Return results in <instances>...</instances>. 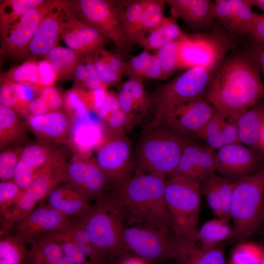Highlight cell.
I'll return each instance as SVG.
<instances>
[{
	"label": "cell",
	"mask_w": 264,
	"mask_h": 264,
	"mask_svg": "<svg viewBox=\"0 0 264 264\" xmlns=\"http://www.w3.org/2000/svg\"><path fill=\"white\" fill-rule=\"evenodd\" d=\"M260 72L251 48L233 51L214 71L205 99L223 117L236 121L264 97Z\"/></svg>",
	"instance_id": "obj_1"
},
{
	"label": "cell",
	"mask_w": 264,
	"mask_h": 264,
	"mask_svg": "<svg viewBox=\"0 0 264 264\" xmlns=\"http://www.w3.org/2000/svg\"><path fill=\"white\" fill-rule=\"evenodd\" d=\"M165 176L138 173L115 186L112 193L128 226L172 231V223L165 198Z\"/></svg>",
	"instance_id": "obj_2"
},
{
	"label": "cell",
	"mask_w": 264,
	"mask_h": 264,
	"mask_svg": "<svg viewBox=\"0 0 264 264\" xmlns=\"http://www.w3.org/2000/svg\"><path fill=\"white\" fill-rule=\"evenodd\" d=\"M77 220L105 260L128 254L123 239L125 219L112 193L105 195Z\"/></svg>",
	"instance_id": "obj_3"
},
{
	"label": "cell",
	"mask_w": 264,
	"mask_h": 264,
	"mask_svg": "<svg viewBox=\"0 0 264 264\" xmlns=\"http://www.w3.org/2000/svg\"><path fill=\"white\" fill-rule=\"evenodd\" d=\"M189 142L184 135L164 123L154 122L140 138L134 160L147 173L165 177L175 171L182 150Z\"/></svg>",
	"instance_id": "obj_4"
},
{
	"label": "cell",
	"mask_w": 264,
	"mask_h": 264,
	"mask_svg": "<svg viewBox=\"0 0 264 264\" xmlns=\"http://www.w3.org/2000/svg\"><path fill=\"white\" fill-rule=\"evenodd\" d=\"M230 214L234 240L242 241L256 229L264 219V167L233 182Z\"/></svg>",
	"instance_id": "obj_5"
},
{
	"label": "cell",
	"mask_w": 264,
	"mask_h": 264,
	"mask_svg": "<svg viewBox=\"0 0 264 264\" xmlns=\"http://www.w3.org/2000/svg\"><path fill=\"white\" fill-rule=\"evenodd\" d=\"M200 183L169 176L165 198L176 238L196 240L200 206Z\"/></svg>",
	"instance_id": "obj_6"
},
{
	"label": "cell",
	"mask_w": 264,
	"mask_h": 264,
	"mask_svg": "<svg viewBox=\"0 0 264 264\" xmlns=\"http://www.w3.org/2000/svg\"><path fill=\"white\" fill-rule=\"evenodd\" d=\"M236 41L219 27L208 33L184 34L178 40L179 69L216 68L227 53L234 49Z\"/></svg>",
	"instance_id": "obj_7"
},
{
	"label": "cell",
	"mask_w": 264,
	"mask_h": 264,
	"mask_svg": "<svg viewBox=\"0 0 264 264\" xmlns=\"http://www.w3.org/2000/svg\"><path fill=\"white\" fill-rule=\"evenodd\" d=\"M216 68L195 67L187 69L172 81L160 86L153 101L157 106L155 121L183 103L204 97Z\"/></svg>",
	"instance_id": "obj_8"
},
{
	"label": "cell",
	"mask_w": 264,
	"mask_h": 264,
	"mask_svg": "<svg viewBox=\"0 0 264 264\" xmlns=\"http://www.w3.org/2000/svg\"><path fill=\"white\" fill-rule=\"evenodd\" d=\"M66 2L68 10L74 17L112 41L119 50H124L128 46L122 23V10L113 2L105 0Z\"/></svg>",
	"instance_id": "obj_9"
},
{
	"label": "cell",
	"mask_w": 264,
	"mask_h": 264,
	"mask_svg": "<svg viewBox=\"0 0 264 264\" xmlns=\"http://www.w3.org/2000/svg\"><path fill=\"white\" fill-rule=\"evenodd\" d=\"M66 165L62 159L38 172L32 184L23 191L9 215L1 221V235L9 232L18 221L35 208L38 202L47 197L60 183L66 182Z\"/></svg>",
	"instance_id": "obj_10"
},
{
	"label": "cell",
	"mask_w": 264,
	"mask_h": 264,
	"mask_svg": "<svg viewBox=\"0 0 264 264\" xmlns=\"http://www.w3.org/2000/svg\"><path fill=\"white\" fill-rule=\"evenodd\" d=\"M170 233L150 227L125 225L123 239L128 252L155 264L173 259L175 238Z\"/></svg>",
	"instance_id": "obj_11"
},
{
	"label": "cell",
	"mask_w": 264,
	"mask_h": 264,
	"mask_svg": "<svg viewBox=\"0 0 264 264\" xmlns=\"http://www.w3.org/2000/svg\"><path fill=\"white\" fill-rule=\"evenodd\" d=\"M56 1L44 0L0 30V53L10 56H23L41 21Z\"/></svg>",
	"instance_id": "obj_12"
},
{
	"label": "cell",
	"mask_w": 264,
	"mask_h": 264,
	"mask_svg": "<svg viewBox=\"0 0 264 264\" xmlns=\"http://www.w3.org/2000/svg\"><path fill=\"white\" fill-rule=\"evenodd\" d=\"M131 152L125 133L107 135L97 148L95 163L114 186L131 177Z\"/></svg>",
	"instance_id": "obj_13"
},
{
	"label": "cell",
	"mask_w": 264,
	"mask_h": 264,
	"mask_svg": "<svg viewBox=\"0 0 264 264\" xmlns=\"http://www.w3.org/2000/svg\"><path fill=\"white\" fill-rule=\"evenodd\" d=\"M66 182L86 196L90 201L101 199L112 184L95 162L86 158L76 156L66 163Z\"/></svg>",
	"instance_id": "obj_14"
},
{
	"label": "cell",
	"mask_w": 264,
	"mask_h": 264,
	"mask_svg": "<svg viewBox=\"0 0 264 264\" xmlns=\"http://www.w3.org/2000/svg\"><path fill=\"white\" fill-rule=\"evenodd\" d=\"M71 220L49 205H42L18 221L10 231L30 244L42 236L62 231Z\"/></svg>",
	"instance_id": "obj_15"
},
{
	"label": "cell",
	"mask_w": 264,
	"mask_h": 264,
	"mask_svg": "<svg viewBox=\"0 0 264 264\" xmlns=\"http://www.w3.org/2000/svg\"><path fill=\"white\" fill-rule=\"evenodd\" d=\"M216 111L204 97L179 104L156 122H162L177 132L196 136Z\"/></svg>",
	"instance_id": "obj_16"
},
{
	"label": "cell",
	"mask_w": 264,
	"mask_h": 264,
	"mask_svg": "<svg viewBox=\"0 0 264 264\" xmlns=\"http://www.w3.org/2000/svg\"><path fill=\"white\" fill-rule=\"evenodd\" d=\"M61 37L68 48L89 55L102 48L108 38L97 30L74 17L66 1L61 17Z\"/></svg>",
	"instance_id": "obj_17"
},
{
	"label": "cell",
	"mask_w": 264,
	"mask_h": 264,
	"mask_svg": "<svg viewBox=\"0 0 264 264\" xmlns=\"http://www.w3.org/2000/svg\"><path fill=\"white\" fill-rule=\"evenodd\" d=\"M216 171V152L208 146L187 143L170 175L200 183Z\"/></svg>",
	"instance_id": "obj_18"
},
{
	"label": "cell",
	"mask_w": 264,
	"mask_h": 264,
	"mask_svg": "<svg viewBox=\"0 0 264 264\" xmlns=\"http://www.w3.org/2000/svg\"><path fill=\"white\" fill-rule=\"evenodd\" d=\"M214 14L222 28L236 38L249 35L260 14L254 13L248 0H217Z\"/></svg>",
	"instance_id": "obj_19"
},
{
	"label": "cell",
	"mask_w": 264,
	"mask_h": 264,
	"mask_svg": "<svg viewBox=\"0 0 264 264\" xmlns=\"http://www.w3.org/2000/svg\"><path fill=\"white\" fill-rule=\"evenodd\" d=\"M257 163L253 152L240 143L224 146L216 152V171L230 181L248 175Z\"/></svg>",
	"instance_id": "obj_20"
},
{
	"label": "cell",
	"mask_w": 264,
	"mask_h": 264,
	"mask_svg": "<svg viewBox=\"0 0 264 264\" xmlns=\"http://www.w3.org/2000/svg\"><path fill=\"white\" fill-rule=\"evenodd\" d=\"M26 123L41 142L62 143L68 141L72 121L66 113L60 110L39 115H29Z\"/></svg>",
	"instance_id": "obj_21"
},
{
	"label": "cell",
	"mask_w": 264,
	"mask_h": 264,
	"mask_svg": "<svg viewBox=\"0 0 264 264\" xmlns=\"http://www.w3.org/2000/svg\"><path fill=\"white\" fill-rule=\"evenodd\" d=\"M64 1L57 0L43 18L24 54L45 55L57 46L61 36V17ZM23 55V56H24Z\"/></svg>",
	"instance_id": "obj_22"
},
{
	"label": "cell",
	"mask_w": 264,
	"mask_h": 264,
	"mask_svg": "<svg viewBox=\"0 0 264 264\" xmlns=\"http://www.w3.org/2000/svg\"><path fill=\"white\" fill-rule=\"evenodd\" d=\"M172 17L183 20L195 29L211 25L215 19L214 3L209 0H168Z\"/></svg>",
	"instance_id": "obj_23"
},
{
	"label": "cell",
	"mask_w": 264,
	"mask_h": 264,
	"mask_svg": "<svg viewBox=\"0 0 264 264\" xmlns=\"http://www.w3.org/2000/svg\"><path fill=\"white\" fill-rule=\"evenodd\" d=\"M173 259L177 264H228L223 250L218 246L206 248L196 240L176 237Z\"/></svg>",
	"instance_id": "obj_24"
},
{
	"label": "cell",
	"mask_w": 264,
	"mask_h": 264,
	"mask_svg": "<svg viewBox=\"0 0 264 264\" xmlns=\"http://www.w3.org/2000/svg\"><path fill=\"white\" fill-rule=\"evenodd\" d=\"M200 184L201 194L204 196L216 216L229 220L233 182L214 174L201 182Z\"/></svg>",
	"instance_id": "obj_25"
},
{
	"label": "cell",
	"mask_w": 264,
	"mask_h": 264,
	"mask_svg": "<svg viewBox=\"0 0 264 264\" xmlns=\"http://www.w3.org/2000/svg\"><path fill=\"white\" fill-rule=\"evenodd\" d=\"M117 96L121 110L133 124L138 123L147 113L150 105L142 80L131 78L122 85Z\"/></svg>",
	"instance_id": "obj_26"
},
{
	"label": "cell",
	"mask_w": 264,
	"mask_h": 264,
	"mask_svg": "<svg viewBox=\"0 0 264 264\" xmlns=\"http://www.w3.org/2000/svg\"><path fill=\"white\" fill-rule=\"evenodd\" d=\"M46 198L47 204L68 217L80 218L92 205L86 196L67 183L53 189Z\"/></svg>",
	"instance_id": "obj_27"
},
{
	"label": "cell",
	"mask_w": 264,
	"mask_h": 264,
	"mask_svg": "<svg viewBox=\"0 0 264 264\" xmlns=\"http://www.w3.org/2000/svg\"><path fill=\"white\" fill-rule=\"evenodd\" d=\"M197 136L215 150L227 145L239 143L236 121L225 118L217 110Z\"/></svg>",
	"instance_id": "obj_28"
},
{
	"label": "cell",
	"mask_w": 264,
	"mask_h": 264,
	"mask_svg": "<svg viewBox=\"0 0 264 264\" xmlns=\"http://www.w3.org/2000/svg\"><path fill=\"white\" fill-rule=\"evenodd\" d=\"M264 121V101H260L236 119L239 142L257 149L260 132Z\"/></svg>",
	"instance_id": "obj_29"
},
{
	"label": "cell",
	"mask_w": 264,
	"mask_h": 264,
	"mask_svg": "<svg viewBox=\"0 0 264 264\" xmlns=\"http://www.w3.org/2000/svg\"><path fill=\"white\" fill-rule=\"evenodd\" d=\"M96 71L101 81L107 86L120 81L125 73L126 63L118 55L103 48L92 54Z\"/></svg>",
	"instance_id": "obj_30"
},
{
	"label": "cell",
	"mask_w": 264,
	"mask_h": 264,
	"mask_svg": "<svg viewBox=\"0 0 264 264\" xmlns=\"http://www.w3.org/2000/svg\"><path fill=\"white\" fill-rule=\"evenodd\" d=\"M30 244L25 264H55L64 256L59 243L47 235L39 237Z\"/></svg>",
	"instance_id": "obj_31"
},
{
	"label": "cell",
	"mask_w": 264,
	"mask_h": 264,
	"mask_svg": "<svg viewBox=\"0 0 264 264\" xmlns=\"http://www.w3.org/2000/svg\"><path fill=\"white\" fill-rule=\"evenodd\" d=\"M12 109L0 105V150L24 139L25 128Z\"/></svg>",
	"instance_id": "obj_32"
},
{
	"label": "cell",
	"mask_w": 264,
	"mask_h": 264,
	"mask_svg": "<svg viewBox=\"0 0 264 264\" xmlns=\"http://www.w3.org/2000/svg\"><path fill=\"white\" fill-rule=\"evenodd\" d=\"M229 221L219 218L206 221L198 229L196 241L204 248L218 246L219 243L232 237L233 228Z\"/></svg>",
	"instance_id": "obj_33"
},
{
	"label": "cell",
	"mask_w": 264,
	"mask_h": 264,
	"mask_svg": "<svg viewBox=\"0 0 264 264\" xmlns=\"http://www.w3.org/2000/svg\"><path fill=\"white\" fill-rule=\"evenodd\" d=\"M20 158L38 172L63 159L59 152L44 143L30 144L21 148Z\"/></svg>",
	"instance_id": "obj_34"
},
{
	"label": "cell",
	"mask_w": 264,
	"mask_h": 264,
	"mask_svg": "<svg viewBox=\"0 0 264 264\" xmlns=\"http://www.w3.org/2000/svg\"><path fill=\"white\" fill-rule=\"evenodd\" d=\"M184 34L175 19L164 17L158 26L142 38L139 44L147 49H158L169 42L179 39Z\"/></svg>",
	"instance_id": "obj_35"
},
{
	"label": "cell",
	"mask_w": 264,
	"mask_h": 264,
	"mask_svg": "<svg viewBox=\"0 0 264 264\" xmlns=\"http://www.w3.org/2000/svg\"><path fill=\"white\" fill-rule=\"evenodd\" d=\"M46 59L59 78H65L74 73L81 54L68 47L56 46L46 55Z\"/></svg>",
	"instance_id": "obj_36"
},
{
	"label": "cell",
	"mask_w": 264,
	"mask_h": 264,
	"mask_svg": "<svg viewBox=\"0 0 264 264\" xmlns=\"http://www.w3.org/2000/svg\"><path fill=\"white\" fill-rule=\"evenodd\" d=\"M146 2V0L131 2L122 11L123 26L128 44H139L142 38L141 22Z\"/></svg>",
	"instance_id": "obj_37"
},
{
	"label": "cell",
	"mask_w": 264,
	"mask_h": 264,
	"mask_svg": "<svg viewBox=\"0 0 264 264\" xmlns=\"http://www.w3.org/2000/svg\"><path fill=\"white\" fill-rule=\"evenodd\" d=\"M0 238V264H25L27 249L24 241L10 232Z\"/></svg>",
	"instance_id": "obj_38"
},
{
	"label": "cell",
	"mask_w": 264,
	"mask_h": 264,
	"mask_svg": "<svg viewBox=\"0 0 264 264\" xmlns=\"http://www.w3.org/2000/svg\"><path fill=\"white\" fill-rule=\"evenodd\" d=\"M43 0H6L0 1V29H3L29 9L41 4Z\"/></svg>",
	"instance_id": "obj_39"
},
{
	"label": "cell",
	"mask_w": 264,
	"mask_h": 264,
	"mask_svg": "<svg viewBox=\"0 0 264 264\" xmlns=\"http://www.w3.org/2000/svg\"><path fill=\"white\" fill-rule=\"evenodd\" d=\"M64 105L71 121L90 119L87 92L84 89L76 88L68 91L64 97Z\"/></svg>",
	"instance_id": "obj_40"
},
{
	"label": "cell",
	"mask_w": 264,
	"mask_h": 264,
	"mask_svg": "<svg viewBox=\"0 0 264 264\" xmlns=\"http://www.w3.org/2000/svg\"><path fill=\"white\" fill-rule=\"evenodd\" d=\"M92 54L81 56L73 74L89 90L106 88L108 86L101 81L96 71Z\"/></svg>",
	"instance_id": "obj_41"
},
{
	"label": "cell",
	"mask_w": 264,
	"mask_h": 264,
	"mask_svg": "<svg viewBox=\"0 0 264 264\" xmlns=\"http://www.w3.org/2000/svg\"><path fill=\"white\" fill-rule=\"evenodd\" d=\"M178 40L179 39L169 42L157 49L156 54L161 67V80L167 79L176 69H179Z\"/></svg>",
	"instance_id": "obj_42"
},
{
	"label": "cell",
	"mask_w": 264,
	"mask_h": 264,
	"mask_svg": "<svg viewBox=\"0 0 264 264\" xmlns=\"http://www.w3.org/2000/svg\"><path fill=\"white\" fill-rule=\"evenodd\" d=\"M264 247L251 242L240 243L233 250L228 264H260Z\"/></svg>",
	"instance_id": "obj_43"
},
{
	"label": "cell",
	"mask_w": 264,
	"mask_h": 264,
	"mask_svg": "<svg viewBox=\"0 0 264 264\" xmlns=\"http://www.w3.org/2000/svg\"><path fill=\"white\" fill-rule=\"evenodd\" d=\"M166 0H146L141 18L143 36L158 26L164 18L163 11Z\"/></svg>",
	"instance_id": "obj_44"
},
{
	"label": "cell",
	"mask_w": 264,
	"mask_h": 264,
	"mask_svg": "<svg viewBox=\"0 0 264 264\" xmlns=\"http://www.w3.org/2000/svg\"><path fill=\"white\" fill-rule=\"evenodd\" d=\"M23 191L13 181H0V220H4L18 201Z\"/></svg>",
	"instance_id": "obj_45"
},
{
	"label": "cell",
	"mask_w": 264,
	"mask_h": 264,
	"mask_svg": "<svg viewBox=\"0 0 264 264\" xmlns=\"http://www.w3.org/2000/svg\"><path fill=\"white\" fill-rule=\"evenodd\" d=\"M7 77L15 83L37 87L39 81L37 61L27 60L11 69Z\"/></svg>",
	"instance_id": "obj_46"
},
{
	"label": "cell",
	"mask_w": 264,
	"mask_h": 264,
	"mask_svg": "<svg viewBox=\"0 0 264 264\" xmlns=\"http://www.w3.org/2000/svg\"><path fill=\"white\" fill-rule=\"evenodd\" d=\"M154 57V54L152 55L146 50L142 52L126 63L125 73L131 76V78L148 79Z\"/></svg>",
	"instance_id": "obj_47"
},
{
	"label": "cell",
	"mask_w": 264,
	"mask_h": 264,
	"mask_svg": "<svg viewBox=\"0 0 264 264\" xmlns=\"http://www.w3.org/2000/svg\"><path fill=\"white\" fill-rule=\"evenodd\" d=\"M21 148L7 149L0 154V181L12 180L14 172L20 159Z\"/></svg>",
	"instance_id": "obj_48"
},
{
	"label": "cell",
	"mask_w": 264,
	"mask_h": 264,
	"mask_svg": "<svg viewBox=\"0 0 264 264\" xmlns=\"http://www.w3.org/2000/svg\"><path fill=\"white\" fill-rule=\"evenodd\" d=\"M48 236L59 243L63 255L72 264H91L80 246L76 243L66 239Z\"/></svg>",
	"instance_id": "obj_49"
},
{
	"label": "cell",
	"mask_w": 264,
	"mask_h": 264,
	"mask_svg": "<svg viewBox=\"0 0 264 264\" xmlns=\"http://www.w3.org/2000/svg\"><path fill=\"white\" fill-rule=\"evenodd\" d=\"M106 135L125 133L133 123L129 117L120 109L104 122Z\"/></svg>",
	"instance_id": "obj_50"
},
{
	"label": "cell",
	"mask_w": 264,
	"mask_h": 264,
	"mask_svg": "<svg viewBox=\"0 0 264 264\" xmlns=\"http://www.w3.org/2000/svg\"><path fill=\"white\" fill-rule=\"evenodd\" d=\"M38 172L19 159L15 168L12 180L24 191L32 184Z\"/></svg>",
	"instance_id": "obj_51"
},
{
	"label": "cell",
	"mask_w": 264,
	"mask_h": 264,
	"mask_svg": "<svg viewBox=\"0 0 264 264\" xmlns=\"http://www.w3.org/2000/svg\"><path fill=\"white\" fill-rule=\"evenodd\" d=\"M0 105L14 110L17 113L20 103L12 85V81L7 76L1 79L0 88Z\"/></svg>",
	"instance_id": "obj_52"
},
{
	"label": "cell",
	"mask_w": 264,
	"mask_h": 264,
	"mask_svg": "<svg viewBox=\"0 0 264 264\" xmlns=\"http://www.w3.org/2000/svg\"><path fill=\"white\" fill-rule=\"evenodd\" d=\"M39 81L37 87L44 88L53 86L58 76L46 59L37 62Z\"/></svg>",
	"instance_id": "obj_53"
},
{
	"label": "cell",
	"mask_w": 264,
	"mask_h": 264,
	"mask_svg": "<svg viewBox=\"0 0 264 264\" xmlns=\"http://www.w3.org/2000/svg\"><path fill=\"white\" fill-rule=\"evenodd\" d=\"M38 92L51 111L59 110L64 104V100L60 93L53 86L39 88Z\"/></svg>",
	"instance_id": "obj_54"
},
{
	"label": "cell",
	"mask_w": 264,
	"mask_h": 264,
	"mask_svg": "<svg viewBox=\"0 0 264 264\" xmlns=\"http://www.w3.org/2000/svg\"><path fill=\"white\" fill-rule=\"evenodd\" d=\"M120 109L117 94L108 92L106 98L97 114L100 120L104 122Z\"/></svg>",
	"instance_id": "obj_55"
},
{
	"label": "cell",
	"mask_w": 264,
	"mask_h": 264,
	"mask_svg": "<svg viewBox=\"0 0 264 264\" xmlns=\"http://www.w3.org/2000/svg\"><path fill=\"white\" fill-rule=\"evenodd\" d=\"M52 111L44 99L39 96L30 101L21 114L25 115H39Z\"/></svg>",
	"instance_id": "obj_56"
},
{
	"label": "cell",
	"mask_w": 264,
	"mask_h": 264,
	"mask_svg": "<svg viewBox=\"0 0 264 264\" xmlns=\"http://www.w3.org/2000/svg\"><path fill=\"white\" fill-rule=\"evenodd\" d=\"M107 94L108 92L104 88L89 90L87 92V100L89 109L97 113L104 103Z\"/></svg>",
	"instance_id": "obj_57"
},
{
	"label": "cell",
	"mask_w": 264,
	"mask_h": 264,
	"mask_svg": "<svg viewBox=\"0 0 264 264\" xmlns=\"http://www.w3.org/2000/svg\"><path fill=\"white\" fill-rule=\"evenodd\" d=\"M248 36L256 45L264 47V15L260 14Z\"/></svg>",
	"instance_id": "obj_58"
},
{
	"label": "cell",
	"mask_w": 264,
	"mask_h": 264,
	"mask_svg": "<svg viewBox=\"0 0 264 264\" xmlns=\"http://www.w3.org/2000/svg\"><path fill=\"white\" fill-rule=\"evenodd\" d=\"M117 264H151L145 260L133 254H127L119 260Z\"/></svg>",
	"instance_id": "obj_59"
},
{
	"label": "cell",
	"mask_w": 264,
	"mask_h": 264,
	"mask_svg": "<svg viewBox=\"0 0 264 264\" xmlns=\"http://www.w3.org/2000/svg\"><path fill=\"white\" fill-rule=\"evenodd\" d=\"M255 58L262 72L264 79V47L256 45L251 48Z\"/></svg>",
	"instance_id": "obj_60"
},
{
	"label": "cell",
	"mask_w": 264,
	"mask_h": 264,
	"mask_svg": "<svg viewBox=\"0 0 264 264\" xmlns=\"http://www.w3.org/2000/svg\"><path fill=\"white\" fill-rule=\"evenodd\" d=\"M257 149L264 153V121L260 132Z\"/></svg>",
	"instance_id": "obj_61"
},
{
	"label": "cell",
	"mask_w": 264,
	"mask_h": 264,
	"mask_svg": "<svg viewBox=\"0 0 264 264\" xmlns=\"http://www.w3.org/2000/svg\"><path fill=\"white\" fill-rule=\"evenodd\" d=\"M252 6H255L260 8L263 12L264 15V0H248Z\"/></svg>",
	"instance_id": "obj_62"
},
{
	"label": "cell",
	"mask_w": 264,
	"mask_h": 264,
	"mask_svg": "<svg viewBox=\"0 0 264 264\" xmlns=\"http://www.w3.org/2000/svg\"><path fill=\"white\" fill-rule=\"evenodd\" d=\"M55 264H72L64 256Z\"/></svg>",
	"instance_id": "obj_63"
},
{
	"label": "cell",
	"mask_w": 264,
	"mask_h": 264,
	"mask_svg": "<svg viewBox=\"0 0 264 264\" xmlns=\"http://www.w3.org/2000/svg\"><path fill=\"white\" fill-rule=\"evenodd\" d=\"M264 247V253H263V257H262L260 264H264V247Z\"/></svg>",
	"instance_id": "obj_64"
}]
</instances>
